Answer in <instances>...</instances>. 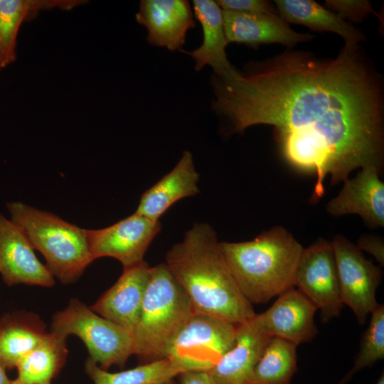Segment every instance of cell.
I'll return each instance as SVG.
<instances>
[{"mask_svg": "<svg viewBox=\"0 0 384 384\" xmlns=\"http://www.w3.org/2000/svg\"><path fill=\"white\" fill-rule=\"evenodd\" d=\"M213 110L233 132L273 126L286 159L316 175L310 201L324 193V181H344L353 170L381 169V87L360 55L345 45L336 58L289 52L213 78Z\"/></svg>", "mask_w": 384, "mask_h": 384, "instance_id": "obj_1", "label": "cell"}, {"mask_svg": "<svg viewBox=\"0 0 384 384\" xmlns=\"http://www.w3.org/2000/svg\"><path fill=\"white\" fill-rule=\"evenodd\" d=\"M165 264L188 296L194 313L234 325L245 323L255 315L209 225L196 224L188 230L183 240L169 250Z\"/></svg>", "mask_w": 384, "mask_h": 384, "instance_id": "obj_2", "label": "cell"}, {"mask_svg": "<svg viewBox=\"0 0 384 384\" xmlns=\"http://www.w3.org/2000/svg\"><path fill=\"white\" fill-rule=\"evenodd\" d=\"M219 245L240 291L252 304L266 303L295 287L304 247L284 228L274 226L252 240Z\"/></svg>", "mask_w": 384, "mask_h": 384, "instance_id": "obj_3", "label": "cell"}, {"mask_svg": "<svg viewBox=\"0 0 384 384\" xmlns=\"http://www.w3.org/2000/svg\"><path fill=\"white\" fill-rule=\"evenodd\" d=\"M193 314L188 296L167 265L152 267L132 333L134 355L142 363L166 358L174 340Z\"/></svg>", "mask_w": 384, "mask_h": 384, "instance_id": "obj_4", "label": "cell"}, {"mask_svg": "<svg viewBox=\"0 0 384 384\" xmlns=\"http://www.w3.org/2000/svg\"><path fill=\"white\" fill-rule=\"evenodd\" d=\"M11 220L25 233L46 267L63 284L75 282L94 260L86 229L22 202L7 203Z\"/></svg>", "mask_w": 384, "mask_h": 384, "instance_id": "obj_5", "label": "cell"}, {"mask_svg": "<svg viewBox=\"0 0 384 384\" xmlns=\"http://www.w3.org/2000/svg\"><path fill=\"white\" fill-rule=\"evenodd\" d=\"M51 331L68 337L75 335L85 343L89 358L102 369L112 366L124 367L134 355L132 335L100 316L78 299L53 317Z\"/></svg>", "mask_w": 384, "mask_h": 384, "instance_id": "obj_6", "label": "cell"}, {"mask_svg": "<svg viewBox=\"0 0 384 384\" xmlns=\"http://www.w3.org/2000/svg\"><path fill=\"white\" fill-rule=\"evenodd\" d=\"M336 263L341 302L354 314L359 324L380 304L376 291L382 279L379 266L367 260L356 245L343 235H336L331 241Z\"/></svg>", "mask_w": 384, "mask_h": 384, "instance_id": "obj_7", "label": "cell"}, {"mask_svg": "<svg viewBox=\"0 0 384 384\" xmlns=\"http://www.w3.org/2000/svg\"><path fill=\"white\" fill-rule=\"evenodd\" d=\"M294 287L319 310L323 324L339 317L344 305L331 242L319 239L304 248Z\"/></svg>", "mask_w": 384, "mask_h": 384, "instance_id": "obj_8", "label": "cell"}, {"mask_svg": "<svg viewBox=\"0 0 384 384\" xmlns=\"http://www.w3.org/2000/svg\"><path fill=\"white\" fill-rule=\"evenodd\" d=\"M237 326L194 313L174 340L166 358L178 359L191 370H208L234 346Z\"/></svg>", "mask_w": 384, "mask_h": 384, "instance_id": "obj_9", "label": "cell"}, {"mask_svg": "<svg viewBox=\"0 0 384 384\" xmlns=\"http://www.w3.org/2000/svg\"><path fill=\"white\" fill-rule=\"evenodd\" d=\"M160 229L159 221L135 212L107 228L86 230V235L94 260L110 257L126 268L144 261L145 252Z\"/></svg>", "mask_w": 384, "mask_h": 384, "instance_id": "obj_10", "label": "cell"}, {"mask_svg": "<svg viewBox=\"0 0 384 384\" xmlns=\"http://www.w3.org/2000/svg\"><path fill=\"white\" fill-rule=\"evenodd\" d=\"M33 250L22 230L0 213V274L6 284L54 285V277Z\"/></svg>", "mask_w": 384, "mask_h": 384, "instance_id": "obj_11", "label": "cell"}, {"mask_svg": "<svg viewBox=\"0 0 384 384\" xmlns=\"http://www.w3.org/2000/svg\"><path fill=\"white\" fill-rule=\"evenodd\" d=\"M316 306L296 287L278 296L266 311L255 314L262 329L271 337L298 346L311 341L319 332L314 321Z\"/></svg>", "mask_w": 384, "mask_h": 384, "instance_id": "obj_12", "label": "cell"}, {"mask_svg": "<svg viewBox=\"0 0 384 384\" xmlns=\"http://www.w3.org/2000/svg\"><path fill=\"white\" fill-rule=\"evenodd\" d=\"M151 267L144 261L123 268L117 282L90 308L132 335L137 325Z\"/></svg>", "mask_w": 384, "mask_h": 384, "instance_id": "obj_13", "label": "cell"}, {"mask_svg": "<svg viewBox=\"0 0 384 384\" xmlns=\"http://www.w3.org/2000/svg\"><path fill=\"white\" fill-rule=\"evenodd\" d=\"M270 338L255 315L238 325L234 346L206 370L213 384H255V368Z\"/></svg>", "mask_w": 384, "mask_h": 384, "instance_id": "obj_14", "label": "cell"}, {"mask_svg": "<svg viewBox=\"0 0 384 384\" xmlns=\"http://www.w3.org/2000/svg\"><path fill=\"white\" fill-rule=\"evenodd\" d=\"M136 20L147 31V41L170 50H181L188 29L195 27L190 4L185 0H142Z\"/></svg>", "mask_w": 384, "mask_h": 384, "instance_id": "obj_15", "label": "cell"}, {"mask_svg": "<svg viewBox=\"0 0 384 384\" xmlns=\"http://www.w3.org/2000/svg\"><path fill=\"white\" fill-rule=\"evenodd\" d=\"M375 166L362 168L352 178L343 181L340 193L326 206L334 216L356 214L373 227L384 225V183Z\"/></svg>", "mask_w": 384, "mask_h": 384, "instance_id": "obj_16", "label": "cell"}, {"mask_svg": "<svg viewBox=\"0 0 384 384\" xmlns=\"http://www.w3.org/2000/svg\"><path fill=\"white\" fill-rule=\"evenodd\" d=\"M222 12L228 43H244L252 47L263 43H280L292 47L312 37L307 33L295 32L278 14L223 9Z\"/></svg>", "mask_w": 384, "mask_h": 384, "instance_id": "obj_17", "label": "cell"}, {"mask_svg": "<svg viewBox=\"0 0 384 384\" xmlns=\"http://www.w3.org/2000/svg\"><path fill=\"white\" fill-rule=\"evenodd\" d=\"M198 178L192 154L185 151L176 166L142 195L136 213L159 221L173 204L198 193Z\"/></svg>", "mask_w": 384, "mask_h": 384, "instance_id": "obj_18", "label": "cell"}, {"mask_svg": "<svg viewBox=\"0 0 384 384\" xmlns=\"http://www.w3.org/2000/svg\"><path fill=\"white\" fill-rule=\"evenodd\" d=\"M193 6L195 17L202 27L203 41L198 48L184 52L195 60L196 70L210 65L215 74L221 73L232 67L225 53L228 43L224 31L222 9L212 0H193Z\"/></svg>", "mask_w": 384, "mask_h": 384, "instance_id": "obj_19", "label": "cell"}, {"mask_svg": "<svg viewBox=\"0 0 384 384\" xmlns=\"http://www.w3.org/2000/svg\"><path fill=\"white\" fill-rule=\"evenodd\" d=\"M82 0H1L0 6V68L13 63L21 24L35 18L40 11L59 8L71 9L82 4Z\"/></svg>", "mask_w": 384, "mask_h": 384, "instance_id": "obj_20", "label": "cell"}, {"mask_svg": "<svg viewBox=\"0 0 384 384\" xmlns=\"http://www.w3.org/2000/svg\"><path fill=\"white\" fill-rule=\"evenodd\" d=\"M45 334L44 324L36 315L6 314L0 319V361L6 368L16 367Z\"/></svg>", "mask_w": 384, "mask_h": 384, "instance_id": "obj_21", "label": "cell"}, {"mask_svg": "<svg viewBox=\"0 0 384 384\" xmlns=\"http://www.w3.org/2000/svg\"><path fill=\"white\" fill-rule=\"evenodd\" d=\"M279 16L285 21L306 26L316 31L341 36L345 45L355 46L364 36L336 13L311 0H277Z\"/></svg>", "mask_w": 384, "mask_h": 384, "instance_id": "obj_22", "label": "cell"}, {"mask_svg": "<svg viewBox=\"0 0 384 384\" xmlns=\"http://www.w3.org/2000/svg\"><path fill=\"white\" fill-rule=\"evenodd\" d=\"M67 337L50 331L17 364L16 379L23 384H50L64 366Z\"/></svg>", "mask_w": 384, "mask_h": 384, "instance_id": "obj_23", "label": "cell"}, {"mask_svg": "<svg viewBox=\"0 0 384 384\" xmlns=\"http://www.w3.org/2000/svg\"><path fill=\"white\" fill-rule=\"evenodd\" d=\"M85 370L94 384H155L192 370L178 359L165 358L132 369L110 373L88 358Z\"/></svg>", "mask_w": 384, "mask_h": 384, "instance_id": "obj_24", "label": "cell"}, {"mask_svg": "<svg viewBox=\"0 0 384 384\" xmlns=\"http://www.w3.org/2000/svg\"><path fill=\"white\" fill-rule=\"evenodd\" d=\"M297 347L279 338H271L255 368V384H291L297 370Z\"/></svg>", "mask_w": 384, "mask_h": 384, "instance_id": "obj_25", "label": "cell"}, {"mask_svg": "<svg viewBox=\"0 0 384 384\" xmlns=\"http://www.w3.org/2000/svg\"><path fill=\"white\" fill-rule=\"evenodd\" d=\"M384 358V306L380 304L370 314V321L362 335L353 366L338 384H346L361 370Z\"/></svg>", "mask_w": 384, "mask_h": 384, "instance_id": "obj_26", "label": "cell"}, {"mask_svg": "<svg viewBox=\"0 0 384 384\" xmlns=\"http://www.w3.org/2000/svg\"><path fill=\"white\" fill-rule=\"evenodd\" d=\"M326 4L343 20L361 22L371 14L380 18L370 2L366 0H327Z\"/></svg>", "mask_w": 384, "mask_h": 384, "instance_id": "obj_27", "label": "cell"}, {"mask_svg": "<svg viewBox=\"0 0 384 384\" xmlns=\"http://www.w3.org/2000/svg\"><path fill=\"white\" fill-rule=\"evenodd\" d=\"M223 10L250 14H278L269 2L263 0H219L216 1Z\"/></svg>", "mask_w": 384, "mask_h": 384, "instance_id": "obj_28", "label": "cell"}, {"mask_svg": "<svg viewBox=\"0 0 384 384\" xmlns=\"http://www.w3.org/2000/svg\"><path fill=\"white\" fill-rule=\"evenodd\" d=\"M357 247L372 255L380 265H384V245L381 239L372 236H363L359 238Z\"/></svg>", "mask_w": 384, "mask_h": 384, "instance_id": "obj_29", "label": "cell"}, {"mask_svg": "<svg viewBox=\"0 0 384 384\" xmlns=\"http://www.w3.org/2000/svg\"><path fill=\"white\" fill-rule=\"evenodd\" d=\"M178 384H213L206 370H192L180 373Z\"/></svg>", "mask_w": 384, "mask_h": 384, "instance_id": "obj_30", "label": "cell"}, {"mask_svg": "<svg viewBox=\"0 0 384 384\" xmlns=\"http://www.w3.org/2000/svg\"><path fill=\"white\" fill-rule=\"evenodd\" d=\"M6 369L0 361V384H11V380L7 377Z\"/></svg>", "mask_w": 384, "mask_h": 384, "instance_id": "obj_31", "label": "cell"}, {"mask_svg": "<svg viewBox=\"0 0 384 384\" xmlns=\"http://www.w3.org/2000/svg\"><path fill=\"white\" fill-rule=\"evenodd\" d=\"M155 384H178L177 382L174 380V378L166 380Z\"/></svg>", "mask_w": 384, "mask_h": 384, "instance_id": "obj_32", "label": "cell"}, {"mask_svg": "<svg viewBox=\"0 0 384 384\" xmlns=\"http://www.w3.org/2000/svg\"><path fill=\"white\" fill-rule=\"evenodd\" d=\"M376 384H384V375H383V373L381 375V376L378 379Z\"/></svg>", "mask_w": 384, "mask_h": 384, "instance_id": "obj_33", "label": "cell"}, {"mask_svg": "<svg viewBox=\"0 0 384 384\" xmlns=\"http://www.w3.org/2000/svg\"><path fill=\"white\" fill-rule=\"evenodd\" d=\"M11 384H23V383H22L17 379H15V380H11Z\"/></svg>", "mask_w": 384, "mask_h": 384, "instance_id": "obj_34", "label": "cell"}, {"mask_svg": "<svg viewBox=\"0 0 384 384\" xmlns=\"http://www.w3.org/2000/svg\"><path fill=\"white\" fill-rule=\"evenodd\" d=\"M1 0H0V6H1Z\"/></svg>", "mask_w": 384, "mask_h": 384, "instance_id": "obj_35", "label": "cell"}, {"mask_svg": "<svg viewBox=\"0 0 384 384\" xmlns=\"http://www.w3.org/2000/svg\"><path fill=\"white\" fill-rule=\"evenodd\" d=\"M1 70V68H0V70Z\"/></svg>", "mask_w": 384, "mask_h": 384, "instance_id": "obj_36", "label": "cell"}]
</instances>
